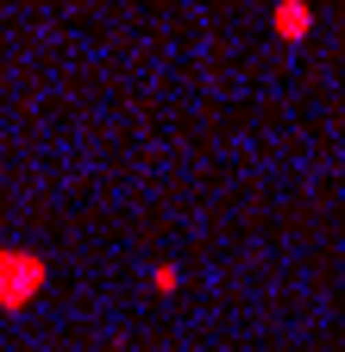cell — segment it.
<instances>
[{
	"label": "cell",
	"mask_w": 345,
	"mask_h": 352,
	"mask_svg": "<svg viewBox=\"0 0 345 352\" xmlns=\"http://www.w3.org/2000/svg\"><path fill=\"white\" fill-rule=\"evenodd\" d=\"M51 289V258L32 252V245H0V308L19 315L38 296Z\"/></svg>",
	"instance_id": "obj_1"
},
{
	"label": "cell",
	"mask_w": 345,
	"mask_h": 352,
	"mask_svg": "<svg viewBox=\"0 0 345 352\" xmlns=\"http://www.w3.org/2000/svg\"><path fill=\"white\" fill-rule=\"evenodd\" d=\"M176 283H182V271H176V264H157V271H151V289H157V296H169Z\"/></svg>",
	"instance_id": "obj_3"
},
{
	"label": "cell",
	"mask_w": 345,
	"mask_h": 352,
	"mask_svg": "<svg viewBox=\"0 0 345 352\" xmlns=\"http://www.w3.org/2000/svg\"><path fill=\"white\" fill-rule=\"evenodd\" d=\"M276 32L283 38H308L314 32V13L308 7H276Z\"/></svg>",
	"instance_id": "obj_2"
}]
</instances>
